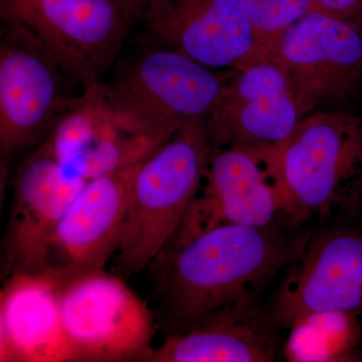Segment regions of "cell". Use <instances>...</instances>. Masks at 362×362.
Wrapping results in <instances>:
<instances>
[{
    "label": "cell",
    "mask_w": 362,
    "mask_h": 362,
    "mask_svg": "<svg viewBox=\"0 0 362 362\" xmlns=\"http://www.w3.org/2000/svg\"><path fill=\"white\" fill-rule=\"evenodd\" d=\"M141 163L87 180L71 202L54 235L45 272L61 286L104 271L116 256Z\"/></svg>",
    "instance_id": "5bb4252c"
},
{
    "label": "cell",
    "mask_w": 362,
    "mask_h": 362,
    "mask_svg": "<svg viewBox=\"0 0 362 362\" xmlns=\"http://www.w3.org/2000/svg\"><path fill=\"white\" fill-rule=\"evenodd\" d=\"M71 81L54 59L20 28L1 25L0 156L11 160L37 148L54 124L77 103ZM74 84V83H73Z\"/></svg>",
    "instance_id": "ba28073f"
},
{
    "label": "cell",
    "mask_w": 362,
    "mask_h": 362,
    "mask_svg": "<svg viewBox=\"0 0 362 362\" xmlns=\"http://www.w3.org/2000/svg\"><path fill=\"white\" fill-rule=\"evenodd\" d=\"M277 62L302 117L347 103L362 84V28L313 8L283 33Z\"/></svg>",
    "instance_id": "9c48e42d"
},
{
    "label": "cell",
    "mask_w": 362,
    "mask_h": 362,
    "mask_svg": "<svg viewBox=\"0 0 362 362\" xmlns=\"http://www.w3.org/2000/svg\"><path fill=\"white\" fill-rule=\"evenodd\" d=\"M230 74L216 73L159 45L119 64L109 82L102 84L109 103L124 121L164 144L185 124L209 115Z\"/></svg>",
    "instance_id": "277c9868"
},
{
    "label": "cell",
    "mask_w": 362,
    "mask_h": 362,
    "mask_svg": "<svg viewBox=\"0 0 362 362\" xmlns=\"http://www.w3.org/2000/svg\"><path fill=\"white\" fill-rule=\"evenodd\" d=\"M141 21L161 47L213 70L270 58L238 0H157Z\"/></svg>",
    "instance_id": "4fadbf2b"
},
{
    "label": "cell",
    "mask_w": 362,
    "mask_h": 362,
    "mask_svg": "<svg viewBox=\"0 0 362 362\" xmlns=\"http://www.w3.org/2000/svg\"><path fill=\"white\" fill-rule=\"evenodd\" d=\"M132 6H134L136 11H137L138 14L140 16V21H141V18L144 11H146L147 8L151 4H153L154 2H156L157 0H130Z\"/></svg>",
    "instance_id": "44dd1931"
},
{
    "label": "cell",
    "mask_w": 362,
    "mask_h": 362,
    "mask_svg": "<svg viewBox=\"0 0 362 362\" xmlns=\"http://www.w3.org/2000/svg\"><path fill=\"white\" fill-rule=\"evenodd\" d=\"M86 182L63 168L45 141L21 162L2 246L6 278L47 271L59 223Z\"/></svg>",
    "instance_id": "7c38bea8"
},
{
    "label": "cell",
    "mask_w": 362,
    "mask_h": 362,
    "mask_svg": "<svg viewBox=\"0 0 362 362\" xmlns=\"http://www.w3.org/2000/svg\"><path fill=\"white\" fill-rule=\"evenodd\" d=\"M311 230L288 218L267 226L221 225L164 250L147 268L153 273L158 327L169 337L261 308L264 293Z\"/></svg>",
    "instance_id": "6da1fadb"
},
{
    "label": "cell",
    "mask_w": 362,
    "mask_h": 362,
    "mask_svg": "<svg viewBox=\"0 0 362 362\" xmlns=\"http://www.w3.org/2000/svg\"><path fill=\"white\" fill-rule=\"evenodd\" d=\"M286 216L297 223L362 214V115L323 109L300 119L281 151Z\"/></svg>",
    "instance_id": "7a4b0ae2"
},
{
    "label": "cell",
    "mask_w": 362,
    "mask_h": 362,
    "mask_svg": "<svg viewBox=\"0 0 362 362\" xmlns=\"http://www.w3.org/2000/svg\"><path fill=\"white\" fill-rule=\"evenodd\" d=\"M45 142L63 168L87 180L141 163L163 145L117 114L102 82L83 90Z\"/></svg>",
    "instance_id": "9a60e30c"
},
{
    "label": "cell",
    "mask_w": 362,
    "mask_h": 362,
    "mask_svg": "<svg viewBox=\"0 0 362 362\" xmlns=\"http://www.w3.org/2000/svg\"><path fill=\"white\" fill-rule=\"evenodd\" d=\"M0 18L30 35L86 89L116 65L140 16L130 0H0Z\"/></svg>",
    "instance_id": "5b68a950"
},
{
    "label": "cell",
    "mask_w": 362,
    "mask_h": 362,
    "mask_svg": "<svg viewBox=\"0 0 362 362\" xmlns=\"http://www.w3.org/2000/svg\"><path fill=\"white\" fill-rule=\"evenodd\" d=\"M61 287L47 273L7 277L0 295V361H77L62 319Z\"/></svg>",
    "instance_id": "2e32d148"
},
{
    "label": "cell",
    "mask_w": 362,
    "mask_h": 362,
    "mask_svg": "<svg viewBox=\"0 0 362 362\" xmlns=\"http://www.w3.org/2000/svg\"><path fill=\"white\" fill-rule=\"evenodd\" d=\"M278 328L266 308L228 314L177 334L153 349V362H273L282 356Z\"/></svg>",
    "instance_id": "e0dca14e"
},
{
    "label": "cell",
    "mask_w": 362,
    "mask_h": 362,
    "mask_svg": "<svg viewBox=\"0 0 362 362\" xmlns=\"http://www.w3.org/2000/svg\"><path fill=\"white\" fill-rule=\"evenodd\" d=\"M282 356L291 362L362 361V317L316 312L289 328Z\"/></svg>",
    "instance_id": "ac0fdd59"
},
{
    "label": "cell",
    "mask_w": 362,
    "mask_h": 362,
    "mask_svg": "<svg viewBox=\"0 0 362 362\" xmlns=\"http://www.w3.org/2000/svg\"><path fill=\"white\" fill-rule=\"evenodd\" d=\"M266 310L281 330L316 312L362 317V214L318 221Z\"/></svg>",
    "instance_id": "8992f818"
},
{
    "label": "cell",
    "mask_w": 362,
    "mask_h": 362,
    "mask_svg": "<svg viewBox=\"0 0 362 362\" xmlns=\"http://www.w3.org/2000/svg\"><path fill=\"white\" fill-rule=\"evenodd\" d=\"M263 51L277 62L283 33L314 8L313 0H238Z\"/></svg>",
    "instance_id": "d6986e66"
},
{
    "label": "cell",
    "mask_w": 362,
    "mask_h": 362,
    "mask_svg": "<svg viewBox=\"0 0 362 362\" xmlns=\"http://www.w3.org/2000/svg\"><path fill=\"white\" fill-rule=\"evenodd\" d=\"M211 153L202 117L185 124L140 164L115 256L122 275L148 268L175 239L201 190Z\"/></svg>",
    "instance_id": "3957f363"
},
{
    "label": "cell",
    "mask_w": 362,
    "mask_h": 362,
    "mask_svg": "<svg viewBox=\"0 0 362 362\" xmlns=\"http://www.w3.org/2000/svg\"><path fill=\"white\" fill-rule=\"evenodd\" d=\"M314 8L333 14L362 28V0H313Z\"/></svg>",
    "instance_id": "ffe728a7"
},
{
    "label": "cell",
    "mask_w": 362,
    "mask_h": 362,
    "mask_svg": "<svg viewBox=\"0 0 362 362\" xmlns=\"http://www.w3.org/2000/svg\"><path fill=\"white\" fill-rule=\"evenodd\" d=\"M59 304L77 361H151L156 316L120 278L102 271L74 279Z\"/></svg>",
    "instance_id": "52a82bcc"
},
{
    "label": "cell",
    "mask_w": 362,
    "mask_h": 362,
    "mask_svg": "<svg viewBox=\"0 0 362 362\" xmlns=\"http://www.w3.org/2000/svg\"><path fill=\"white\" fill-rule=\"evenodd\" d=\"M277 163L242 147L213 150L201 190L168 247L221 225L267 226L288 218Z\"/></svg>",
    "instance_id": "30bf717a"
},
{
    "label": "cell",
    "mask_w": 362,
    "mask_h": 362,
    "mask_svg": "<svg viewBox=\"0 0 362 362\" xmlns=\"http://www.w3.org/2000/svg\"><path fill=\"white\" fill-rule=\"evenodd\" d=\"M301 118L284 71L265 58L230 70L206 121L213 150L242 147L279 158Z\"/></svg>",
    "instance_id": "8fae6325"
}]
</instances>
